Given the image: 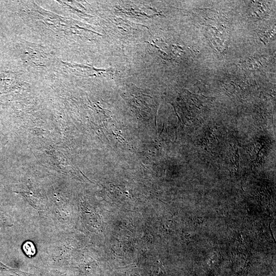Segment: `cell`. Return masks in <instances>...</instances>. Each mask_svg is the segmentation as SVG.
<instances>
[{"label": "cell", "mask_w": 276, "mask_h": 276, "mask_svg": "<svg viewBox=\"0 0 276 276\" xmlns=\"http://www.w3.org/2000/svg\"><path fill=\"white\" fill-rule=\"evenodd\" d=\"M23 248L26 255L29 257L33 256L36 254V248L34 243L32 242L27 241L25 242Z\"/></svg>", "instance_id": "1"}]
</instances>
